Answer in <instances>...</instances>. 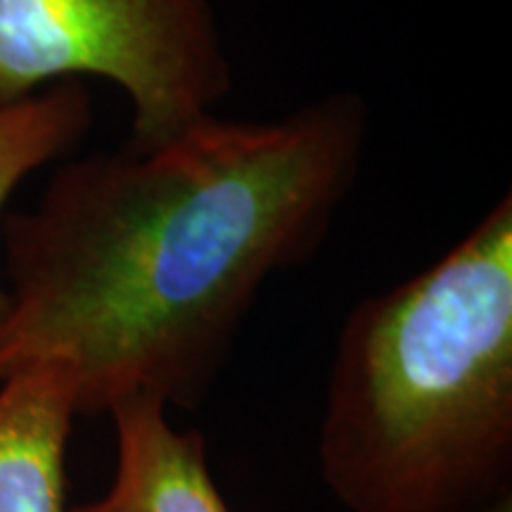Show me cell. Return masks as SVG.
<instances>
[{
    "mask_svg": "<svg viewBox=\"0 0 512 512\" xmlns=\"http://www.w3.org/2000/svg\"><path fill=\"white\" fill-rule=\"evenodd\" d=\"M368 136L366 100L342 91L64 162L3 219L0 382L60 361L83 415L133 394L195 408L261 287L328 238Z\"/></svg>",
    "mask_w": 512,
    "mask_h": 512,
    "instance_id": "cell-1",
    "label": "cell"
},
{
    "mask_svg": "<svg viewBox=\"0 0 512 512\" xmlns=\"http://www.w3.org/2000/svg\"><path fill=\"white\" fill-rule=\"evenodd\" d=\"M320 475L347 512L512 508V195L344 320Z\"/></svg>",
    "mask_w": 512,
    "mask_h": 512,
    "instance_id": "cell-2",
    "label": "cell"
},
{
    "mask_svg": "<svg viewBox=\"0 0 512 512\" xmlns=\"http://www.w3.org/2000/svg\"><path fill=\"white\" fill-rule=\"evenodd\" d=\"M95 76L126 95L133 145H157L233 86L214 0H0V107Z\"/></svg>",
    "mask_w": 512,
    "mask_h": 512,
    "instance_id": "cell-3",
    "label": "cell"
},
{
    "mask_svg": "<svg viewBox=\"0 0 512 512\" xmlns=\"http://www.w3.org/2000/svg\"><path fill=\"white\" fill-rule=\"evenodd\" d=\"M157 396L133 394L110 408L117 472L105 496L69 512H233L214 484L202 432L176 430Z\"/></svg>",
    "mask_w": 512,
    "mask_h": 512,
    "instance_id": "cell-4",
    "label": "cell"
},
{
    "mask_svg": "<svg viewBox=\"0 0 512 512\" xmlns=\"http://www.w3.org/2000/svg\"><path fill=\"white\" fill-rule=\"evenodd\" d=\"M74 415L76 380L60 361L0 382V512H69L64 460Z\"/></svg>",
    "mask_w": 512,
    "mask_h": 512,
    "instance_id": "cell-5",
    "label": "cell"
},
{
    "mask_svg": "<svg viewBox=\"0 0 512 512\" xmlns=\"http://www.w3.org/2000/svg\"><path fill=\"white\" fill-rule=\"evenodd\" d=\"M93 124V98L81 81H60L0 107V211L12 190L43 164L67 155ZM8 290L0 285V318Z\"/></svg>",
    "mask_w": 512,
    "mask_h": 512,
    "instance_id": "cell-6",
    "label": "cell"
}]
</instances>
